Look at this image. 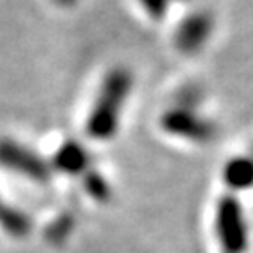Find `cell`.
I'll list each match as a JSON object with an SVG mask.
<instances>
[{
    "instance_id": "cell-1",
    "label": "cell",
    "mask_w": 253,
    "mask_h": 253,
    "mask_svg": "<svg viewBox=\"0 0 253 253\" xmlns=\"http://www.w3.org/2000/svg\"><path fill=\"white\" fill-rule=\"evenodd\" d=\"M131 73L124 68H117L107 73L86 120L88 137L96 141H109L115 137L120 124L122 109L131 92Z\"/></svg>"
},
{
    "instance_id": "cell-2",
    "label": "cell",
    "mask_w": 253,
    "mask_h": 253,
    "mask_svg": "<svg viewBox=\"0 0 253 253\" xmlns=\"http://www.w3.org/2000/svg\"><path fill=\"white\" fill-rule=\"evenodd\" d=\"M216 233L225 253H242L248 244L244 210L233 195H225L216 208Z\"/></svg>"
},
{
    "instance_id": "cell-3",
    "label": "cell",
    "mask_w": 253,
    "mask_h": 253,
    "mask_svg": "<svg viewBox=\"0 0 253 253\" xmlns=\"http://www.w3.org/2000/svg\"><path fill=\"white\" fill-rule=\"evenodd\" d=\"M0 167H6L8 171L38 182L51 178V165L40 154L11 139L0 141Z\"/></svg>"
},
{
    "instance_id": "cell-4",
    "label": "cell",
    "mask_w": 253,
    "mask_h": 253,
    "mask_svg": "<svg viewBox=\"0 0 253 253\" xmlns=\"http://www.w3.org/2000/svg\"><path fill=\"white\" fill-rule=\"evenodd\" d=\"M162 127L169 135L180 137L197 145L210 143L216 135V126L188 107L169 109L162 117Z\"/></svg>"
},
{
    "instance_id": "cell-5",
    "label": "cell",
    "mask_w": 253,
    "mask_h": 253,
    "mask_svg": "<svg viewBox=\"0 0 253 253\" xmlns=\"http://www.w3.org/2000/svg\"><path fill=\"white\" fill-rule=\"evenodd\" d=\"M212 30H214V17L208 11H193L176 28L174 45L180 53H197L208 42Z\"/></svg>"
},
{
    "instance_id": "cell-6",
    "label": "cell",
    "mask_w": 253,
    "mask_h": 253,
    "mask_svg": "<svg viewBox=\"0 0 253 253\" xmlns=\"http://www.w3.org/2000/svg\"><path fill=\"white\" fill-rule=\"evenodd\" d=\"M53 169L64 174H83L90 171V156L86 148L77 141H64L53 156Z\"/></svg>"
},
{
    "instance_id": "cell-7",
    "label": "cell",
    "mask_w": 253,
    "mask_h": 253,
    "mask_svg": "<svg viewBox=\"0 0 253 253\" xmlns=\"http://www.w3.org/2000/svg\"><path fill=\"white\" fill-rule=\"evenodd\" d=\"M223 180L231 190H250L253 186V162L250 158H235L223 169Z\"/></svg>"
},
{
    "instance_id": "cell-8",
    "label": "cell",
    "mask_w": 253,
    "mask_h": 253,
    "mask_svg": "<svg viewBox=\"0 0 253 253\" xmlns=\"http://www.w3.org/2000/svg\"><path fill=\"white\" fill-rule=\"evenodd\" d=\"M0 227L13 236H25L30 233L32 221L30 217L15 207H9L0 199Z\"/></svg>"
},
{
    "instance_id": "cell-9",
    "label": "cell",
    "mask_w": 253,
    "mask_h": 253,
    "mask_svg": "<svg viewBox=\"0 0 253 253\" xmlns=\"http://www.w3.org/2000/svg\"><path fill=\"white\" fill-rule=\"evenodd\" d=\"M84 190L86 193L90 195L92 199L96 201H109L111 197V188H109V182L103 178V174H100L98 171H90L86 172V176H84Z\"/></svg>"
},
{
    "instance_id": "cell-10",
    "label": "cell",
    "mask_w": 253,
    "mask_h": 253,
    "mask_svg": "<svg viewBox=\"0 0 253 253\" xmlns=\"http://www.w3.org/2000/svg\"><path fill=\"white\" fill-rule=\"evenodd\" d=\"M174 2H178V0H139L141 8L145 9L152 19H162L171 9Z\"/></svg>"
},
{
    "instance_id": "cell-11",
    "label": "cell",
    "mask_w": 253,
    "mask_h": 253,
    "mask_svg": "<svg viewBox=\"0 0 253 253\" xmlns=\"http://www.w3.org/2000/svg\"><path fill=\"white\" fill-rule=\"evenodd\" d=\"M75 2L77 0H54V4L60 8H72V6H75Z\"/></svg>"
}]
</instances>
